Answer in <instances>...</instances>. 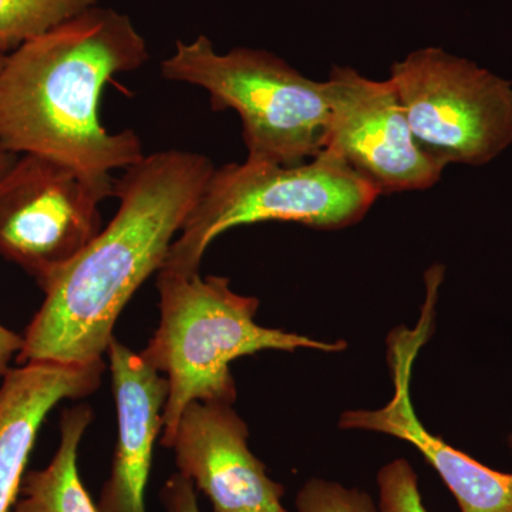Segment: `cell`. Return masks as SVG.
<instances>
[{"instance_id":"obj_16","label":"cell","mask_w":512,"mask_h":512,"mask_svg":"<svg viewBox=\"0 0 512 512\" xmlns=\"http://www.w3.org/2000/svg\"><path fill=\"white\" fill-rule=\"evenodd\" d=\"M377 487L380 512H430L421 498L419 477L404 458L380 468Z\"/></svg>"},{"instance_id":"obj_14","label":"cell","mask_w":512,"mask_h":512,"mask_svg":"<svg viewBox=\"0 0 512 512\" xmlns=\"http://www.w3.org/2000/svg\"><path fill=\"white\" fill-rule=\"evenodd\" d=\"M93 6L97 0H0V50L13 52Z\"/></svg>"},{"instance_id":"obj_17","label":"cell","mask_w":512,"mask_h":512,"mask_svg":"<svg viewBox=\"0 0 512 512\" xmlns=\"http://www.w3.org/2000/svg\"><path fill=\"white\" fill-rule=\"evenodd\" d=\"M161 501L167 512H201L194 484L180 473L168 478L161 490Z\"/></svg>"},{"instance_id":"obj_19","label":"cell","mask_w":512,"mask_h":512,"mask_svg":"<svg viewBox=\"0 0 512 512\" xmlns=\"http://www.w3.org/2000/svg\"><path fill=\"white\" fill-rule=\"evenodd\" d=\"M16 154L9 153L8 150H5L2 146H0V175L5 173L6 170L13 164V161L16 160Z\"/></svg>"},{"instance_id":"obj_7","label":"cell","mask_w":512,"mask_h":512,"mask_svg":"<svg viewBox=\"0 0 512 512\" xmlns=\"http://www.w3.org/2000/svg\"><path fill=\"white\" fill-rule=\"evenodd\" d=\"M113 188L111 177L20 154L0 175V256L42 285L100 234Z\"/></svg>"},{"instance_id":"obj_12","label":"cell","mask_w":512,"mask_h":512,"mask_svg":"<svg viewBox=\"0 0 512 512\" xmlns=\"http://www.w3.org/2000/svg\"><path fill=\"white\" fill-rule=\"evenodd\" d=\"M103 359L84 365L30 362L10 367L0 383V512H15L37 434L63 400L100 387Z\"/></svg>"},{"instance_id":"obj_15","label":"cell","mask_w":512,"mask_h":512,"mask_svg":"<svg viewBox=\"0 0 512 512\" xmlns=\"http://www.w3.org/2000/svg\"><path fill=\"white\" fill-rule=\"evenodd\" d=\"M298 512H379L372 497L335 481L312 478L296 495Z\"/></svg>"},{"instance_id":"obj_11","label":"cell","mask_w":512,"mask_h":512,"mask_svg":"<svg viewBox=\"0 0 512 512\" xmlns=\"http://www.w3.org/2000/svg\"><path fill=\"white\" fill-rule=\"evenodd\" d=\"M111 387L117 407V436L109 480L101 490L99 512H147L146 491L154 444L163 430L167 379L141 353L111 339Z\"/></svg>"},{"instance_id":"obj_6","label":"cell","mask_w":512,"mask_h":512,"mask_svg":"<svg viewBox=\"0 0 512 512\" xmlns=\"http://www.w3.org/2000/svg\"><path fill=\"white\" fill-rule=\"evenodd\" d=\"M413 136L444 167H483L512 147V83L441 47L390 67Z\"/></svg>"},{"instance_id":"obj_20","label":"cell","mask_w":512,"mask_h":512,"mask_svg":"<svg viewBox=\"0 0 512 512\" xmlns=\"http://www.w3.org/2000/svg\"><path fill=\"white\" fill-rule=\"evenodd\" d=\"M6 56H8V53L3 52V50H0V69H2L3 63H5Z\"/></svg>"},{"instance_id":"obj_3","label":"cell","mask_w":512,"mask_h":512,"mask_svg":"<svg viewBox=\"0 0 512 512\" xmlns=\"http://www.w3.org/2000/svg\"><path fill=\"white\" fill-rule=\"evenodd\" d=\"M160 325L141 352L167 379L161 446L170 448L185 407L192 402L232 404L237 384L231 363L262 350L343 352L345 340L322 342L255 322L259 299L232 291L224 276L161 269Z\"/></svg>"},{"instance_id":"obj_18","label":"cell","mask_w":512,"mask_h":512,"mask_svg":"<svg viewBox=\"0 0 512 512\" xmlns=\"http://www.w3.org/2000/svg\"><path fill=\"white\" fill-rule=\"evenodd\" d=\"M23 348V335L13 332L0 323V379L10 370V363Z\"/></svg>"},{"instance_id":"obj_9","label":"cell","mask_w":512,"mask_h":512,"mask_svg":"<svg viewBox=\"0 0 512 512\" xmlns=\"http://www.w3.org/2000/svg\"><path fill=\"white\" fill-rule=\"evenodd\" d=\"M441 276L426 275L427 296L416 329L394 330L387 340V359L392 373L393 397L376 410H349L339 427L386 434L406 441L437 471L460 512H512V474L500 473L451 447L424 427L412 402V370L421 346L429 339Z\"/></svg>"},{"instance_id":"obj_4","label":"cell","mask_w":512,"mask_h":512,"mask_svg":"<svg viewBox=\"0 0 512 512\" xmlns=\"http://www.w3.org/2000/svg\"><path fill=\"white\" fill-rule=\"evenodd\" d=\"M379 197L348 165L322 151L298 165L252 163L215 168L168 251L165 269L200 271L208 247L229 229L296 222L316 229L352 227Z\"/></svg>"},{"instance_id":"obj_2","label":"cell","mask_w":512,"mask_h":512,"mask_svg":"<svg viewBox=\"0 0 512 512\" xmlns=\"http://www.w3.org/2000/svg\"><path fill=\"white\" fill-rule=\"evenodd\" d=\"M148 57L130 18L99 6L19 46L0 69V146L96 177L138 163L136 131H107L100 103L116 74L140 69Z\"/></svg>"},{"instance_id":"obj_5","label":"cell","mask_w":512,"mask_h":512,"mask_svg":"<svg viewBox=\"0 0 512 512\" xmlns=\"http://www.w3.org/2000/svg\"><path fill=\"white\" fill-rule=\"evenodd\" d=\"M161 73L170 82L207 90L212 110L237 111L252 163L298 165L325 147V83L303 76L274 53L249 47L218 53L201 35L177 42Z\"/></svg>"},{"instance_id":"obj_1","label":"cell","mask_w":512,"mask_h":512,"mask_svg":"<svg viewBox=\"0 0 512 512\" xmlns=\"http://www.w3.org/2000/svg\"><path fill=\"white\" fill-rule=\"evenodd\" d=\"M214 170L207 156L175 148L126 168L114 181L113 197L120 204L113 220L40 285L45 301L26 328L16 362L100 360L128 301L164 268Z\"/></svg>"},{"instance_id":"obj_13","label":"cell","mask_w":512,"mask_h":512,"mask_svg":"<svg viewBox=\"0 0 512 512\" xmlns=\"http://www.w3.org/2000/svg\"><path fill=\"white\" fill-rule=\"evenodd\" d=\"M92 421L87 404L64 410L55 456L42 470L26 473L15 512H99L77 467L80 443Z\"/></svg>"},{"instance_id":"obj_21","label":"cell","mask_w":512,"mask_h":512,"mask_svg":"<svg viewBox=\"0 0 512 512\" xmlns=\"http://www.w3.org/2000/svg\"><path fill=\"white\" fill-rule=\"evenodd\" d=\"M508 446H510L511 448V453H512V434L510 437H508Z\"/></svg>"},{"instance_id":"obj_10","label":"cell","mask_w":512,"mask_h":512,"mask_svg":"<svg viewBox=\"0 0 512 512\" xmlns=\"http://www.w3.org/2000/svg\"><path fill=\"white\" fill-rule=\"evenodd\" d=\"M247 423L232 404L192 402L173 444L178 473L207 495L212 512H291L285 487L248 447Z\"/></svg>"},{"instance_id":"obj_8","label":"cell","mask_w":512,"mask_h":512,"mask_svg":"<svg viewBox=\"0 0 512 512\" xmlns=\"http://www.w3.org/2000/svg\"><path fill=\"white\" fill-rule=\"evenodd\" d=\"M325 83L329 106L325 147L379 195L423 191L444 167L417 143L392 82L333 66Z\"/></svg>"}]
</instances>
